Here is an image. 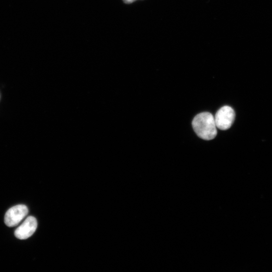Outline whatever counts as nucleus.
Segmentation results:
<instances>
[{"label":"nucleus","instance_id":"1","mask_svg":"<svg viewBox=\"0 0 272 272\" xmlns=\"http://www.w3.org/2000/svg\"><path fill=\"white\" fill-rule=\"evenodd\" d=\"M192 126L196 135L203 140L214 139L217 134L214 117L210 113L196 115L192 121Z\"/></svg>","mask_w":272,"mask_h":272},{"label":"nucleus","instance_id":"2","mask_svg":"<svg viewBox=\"0 0 272 272\" xmlns=\"http://www.w3.org/2000/svg\"><path fill=\"white\" fill-rule=\"evenodd\" d=\"M235 117V112L232 108L229 106L221 108L214 117L217 128L224 131L229 129L233 124Z\"/></svg>","mask_w":272,"mask_h":272},{"label":"nucleus","instance_id":"3","mask_svg":"<svg viewBox=\"0 0 272 272\" xmlns=\"http://www.w3.org/2000/svg\"><path fill=\"white\" fill-rule=\"evenodd\" d=\"M29 213L26 205H18L11 208L5 216V223L10 228L17 226Z\"/></svg>","mask_w":272,"mask_h":272},{"label":"nucleus","instance_id":"4","mask_svg":"<svg viewBox=\"0 0 272 272\" xmlns=\"http://www.w3.org/2000/svg\"><path fill=\"white\" fill-rule=\"evenodd\" d=\"M38 222L33 216H29L15 232V236L19 239H26L30 237L36 232Z\"/></svg>","mask_w":272,"mask_h":272},{"label":"nucleus","instance_id":"5","mask_svg":"<svg viewBox=\"0 0 272 272\" xmlns=\"http://www.w3.org/2000/svg\"><path fill=\"white\" fill-rule=\"evenodd\" d=\"M137 1V0H123V1L127 4H131L135 1Z\"/></svg>","mask_w":272,"mask_h":272}]
</instances>
